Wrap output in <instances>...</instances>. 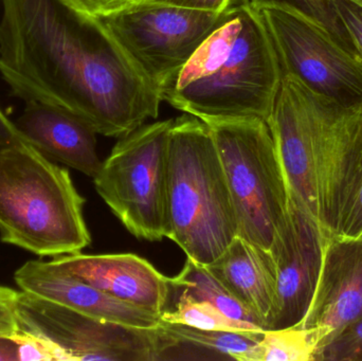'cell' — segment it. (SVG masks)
<instances>
[{"label":"cell","mask_w":362,"mask_h":361,"mask_svg":"<svg viewBox=\"0 0 362 361\" xmlns=\"http://www.w3.org/2000/svg\"><path fill=\"white\" fill-rule=\"evenodd\" d=\"M283 72L261 13L249 4L223 12L214 29L161 90V99L204 123L267 122Z\"/></svg>","instance_id":"1"},{"label":"cell","mask_w":362,"mask_h":361,"mask_svg":"<svg viewBox=\"0 0 362 361\" xmlns=\"http://www.w3.org/2000/svg\"><path fill=\"white\" fill-rule=\"evenodd\" d=\"M85 199L69 171L27 141L0 148V241L38 256L80 254L91 243Z\"/></svg>","instance_id":"2"},{"label":"cell","mask_w":362,"mask_h":361,"mask_svg":"<svg viewBox=\"0 0 362 361\" xmlns=\"http://www.w3.org/2000/svg\"><path fill=\"white\" fill-rule=\"evenodd\" d=\"M167 237L198 264L218 258L238 235L225 172L210 127L185 114L168 144Z\"/></svg>","instance_id":"3"},{"label":"cell","mask_w":362,"mask_h":361,"mask_svg":"<svg viewBox=\"0 0 362 361\" xmlns=\"http://www.w3.org/2000/svg\"><path fill=\"white\" fill-rule=\"evenodd\" d=\"M206 124L225 172L238 237L269 250L286 212L288 188L267 122L238 118Z\"/></svg>","instance_id":"4"},{"label":"cell","mask_w":362,"mask_h":361,"mask_svg":"<svg viewBox=\"0 0 362 361\" xmlns=\"http://www.w3.org/2000/svg\"><path fill=\"white\" fill-rule=\"evenodd\" d=\"M15 337L37 343L51 360H167L174 339L160 326L140 329L103 321L19 290Z\"/></svg>","instance_id":"5"},{"label":"cell","mask_w":362,"mask_h":361,"mask_svg":"<svg viewBox=\"0 0 362 361\" xmlns=\"http://www.w3.org/2000/svg\"><path fill=\"white\" fill-rule=\"evenodd\" d=\"M173 121L144 124L121 137L93 177L98 194L137 239L167 237L168 144Z\"/></svg>","instance_id":"6"},{"label":"cell","mask_w":362,"mask_h":361,"mask_svg":"<svg viewBox=\"0 0 362 361\" xmlns=\"http://www.w3.org/2000/svg\"><path fill=\"white\" fill-rule=\"evenodd\" d=\"M223 14L180 6H135L95 20L131 65L160 93Z\"/></svg>","instance_id":"7"},{"label":"cell","mask_w":362,"mask_h":361,"mask_svg":"<svg viewBox=\"0 0 362 361\" xmlns=\"http://www.w3.org/2000/svg\"><path fill=\"white\" fill-rule=\"evenodd\" d=\"M284 74L348 107L362 106V59L312 17L282 6H257Z\"/></svg>","instance_id":"8"},{"label":"cell","mask_w":362,"mask_h":361,"mask_svg":"<svg viewBox=\"0 0 362 361\" xmlns=\"http://www.w3.org/2000/svg\"><path fill=\"white\" fill-rule=\"evenodd\" d=\"M329 237L288 193L284 218L269 249L276 266V288L265 331L291 328L303 321L316 290Z\"/></svg>","instance_id":"9"},{"label":"cell","mask_w":362,"mask_h":361,"mask_svg":"<svg viewBox=\"0 0 362 361\" xmlns=\"http://www.w3.org/2000/svg\"><path fill=\"white\" fill-rule=\"evenodd\" d=\"M361 301L362 235H332L325 244L310 309L298 326L317 330L322 351L341 331L361 318Z\"/></svg>","instance_id":"10"},{"label":"cell","mask_w":362,"mask_h":361,"mask_svg":"<svg viewBox=\"0 0 362 361\" xmlns=\"http://www.w3.org/2000/svg\"><path fill=\"white\" fill-rule=\"evenodd\" d=\"M306 91L308 87L299 78L293 74H284L267 124L276 144L289 194L320 225Z\"/></svg>","instance_id":"11"},{"label":"cell","mask_w":362,"mask_h":361,"mask_svg":"<svg viewBox=\"0 0 362 361\" xmlns=\"http://www.w3.org/2000/svg\"><path fill=\"white\" fill-rule=\"evenodd\" d=\"M53 264L119 300L163 316L171 303V278L132 254L55 256Z\"/></svg>","instance_id":"12"},{"label":"cell","mask_w":362,"mask_h":361,"mask_svg":"<svg viewBox=\"0 0 362 361\" xmlns=\"http://www.w3.org/2000/svg\"><path fill=\"white\" fill-rule=\"evenodd\" d=\"M19 290L65 305L103 321L140 329H156L161 317L119 300L65 273L51 261H29L14 273Z\"/></svg>","instance_id":"13"},{"label":"cell","mask_w":362,"mask_h":361,"mask_svg":"<svg viewBox=\"0 0 362 361\" xmlns=\"http://www.w3.org/2000/svg\"><path fill=\"white\" fill-rule=\"evenodd\" d=\"M15 124L25 141L51 161L89 177L99 172L97 133L72 112L51 104L25 102Z\"/></svg>","instance_id":"14"},{"label":"cell","mask_w":362,"mask_h":361,"mask_svg":"<svg viewBox=\"0 0 362 361\" xmlns=\"http://www.w3.org/2000/svg\"><path fill=\"white\" fill-rule=\"evenodd\" d=\"M206 269L252 312L265 330L276 297L274 258L264 249L236 235Z\"/></svg>","instance_id":"15"},{"label":"cell","mask_w":362,"mask_h":361,"mask_svg":"<svg viewBox=\"0 0 362 361\" xmlns=\"http://www.w3.org/2000/svg\"><path fill=\"white\" fill-rule=\"evenodd\" d=\"M172 288L196 301L210 303L233 319L262 326L259 318L243 305L204 265L187 258L182 271L171 278Z\"/></svg>","instance_id":"16"},{"label":"cell","mask_w":362,"mask_h":361,"mask_svg":"<svg viewBox=\"0 0 362 361\" xmlns=\"http://www.w3.org/2000/svg\"><path fill=\"white\" fill-rule=\"evenodd\" d=\"M165 333L173 337L180 347H192L196 351L212 352L221 360L246 361L251 350L259 343L263 332H230L206 331L183 324H169L161 320L159 324Z\"/></svg>","instance_id":"17"},{"label":"cell","mask_w":362,"mask_h":361,"mask_svg":"<svg viewBox=\"0 0 362 361\" xmlns=\"http://www.w3.org/2000/svg\"><path fill=\"white\" fill-rule=\"evenodd\" d=\"M320 351L317 330L295 326L264 331L246 361H317Z\"/></svg>","instance_id":"18"},{"label":"cell","mask_w":362,"mask_h":361,"mask_svg":"<svg viewBox=\"0 0 362 361\" xmlns=\"http://www.w3.org/2000/svg\"><path fill=\"white\" fill-rule=\"evenodd\" d=\"M173 305H170L161 316L163 321L183 324L206 331H230V332H263L262 326L233 319L213 307L210 303L196 301L172 288Z\"/></svg>","instance_id":"19"},{"label":"cell","mask_w":362,"mask_h":361,"mask_svg":"<svg viewBox=\"0 0 362 361\" xmlns=\"http://www.w3.org/2000/svg\"><path fill=\"white\" fill-rule=\"evenodd\" d=\"M246 1L247 4L255 8L263 6H282L295 8L325 25L340 42L354 49L332 6L331 0H246Z\"/></svg>","instance_id":"20"},{"label":"cell","mask_w":362,"mask_h":361,"mask_svg":"<svg viewBox=\"0 0 362 361\" xmlns=\"http://www.w3.org/2000/svg\"><path fill=\"white\" fill-rule=\"evenodd\" d=\"M317 361H362V318L341 331L321 351Z\"/></svg>","instance_id":"21"},{"label":"cell","mask_w":362,"mask_h":361,"mask_svg":"<svg viewBox=\"0 0 362 361\" xmlns=\"http://www.w3.org/2000/svg\"><path fill=\"white\" fill-rule=\"evenodd\" d=\"M353 48L362 59V6L350 0H331Z\"/></svg>","instance_id":"22"},{"label":"cell","mask_w":362,"mask_h":361,"mask_svg":"<svg viewBox=\"0 0 362 361\" xmlns=\"http://www.w3.org/2000/svg\"><path fill=\"white\" fill-rule=\"evenodd\" d=\"M247 4L246 0H133L131 6H171L209 12L223 13Z\"/></svg>","instance_id":"23"},{"label":"cell","mask_w":362,"mask_h":361,"mask_svg":"<svg viewBox=\"0 0 362 361\" xmlns=\"http://www.w3.org/2000/svg\"><path fill=\"white\" fill-rule=\"evenodd\" d=\"M338 235L346 237H358L362 235V165Z\"/></svg>","instance_id":"24"},{"label":"cell","mask_w":362,"mask_h":361,"mask_svg":"<svg viewBox=\"0 0 362 361\" xmlns=\"http://www.w3.org/2000/svg\"><path fill=\"white\" fill-rule=\"evenodd\" d=\"M78 14L91 18H103L131 6L133 0H63Z\"/></svg>","instance_id":"25"},{"label":"cell","mask_w":362,"mask_h":361,"mask_svg":"<svg viewBox=\"0 0 362 361\" xmlns=\"http://www.w3.org/2000/svg\"><path fill=\"white\" fill-rule=\"evenodd\" d=\"M18 294L19 290L0 284V336H16L15 309Z\"/></svg>","instance_id":"26"},{"label":"cell","mask_w":362,"mask_h":361,"mask_svg":"<svg viewBox=\"0 0 362 361\" xmlns=\"http://www.w3.org/2000/svg\"><path fill=\"white\" fill-rule=\"evenodd\" d=\"M25 141L16 124L0 110V148Z\"/></svg>","instance_id":"27"},{"label":"cell","mask_w":362,"mask_h":361,"mask_svg":"<svg viewBox=\"0 0 362 361\" xmlns=\"http://www.w3.org/2000/svg\"><path fill=\"white\" fill-rule=\"evenodd\" d=\"M19 349L16 337L0 336V361H19Z\"/></svg>","instance_id":"28"},{"label":"cell","mask_w":362,"mask_h":361,"mask_svg":"<svg viewBox=\"0 0 362 361\" xmlns=\"http://www.w3.org/2000/svg\"><path fill=\"white\" fill-rule=\"evenodd\" d=\"M350 1L354 2V4H358L362 6V0H350Z\"/></svg>","instance_id":"29"},{"label":"cell","mask_w":362,"mask_h":361,"mask_svg":"<svg viewBox=\"0 0 362 361\" xmlns=\"http://www.w3.org/2000/svg\"><path fill=\"white\" fill-rule=\"evenodd\" d=\"M361 318H362V301H361Z\"/></svg>","instance_id":"30"}]
</instances>
